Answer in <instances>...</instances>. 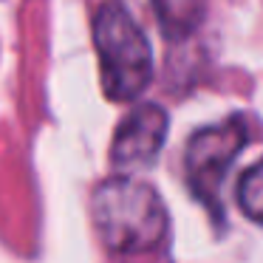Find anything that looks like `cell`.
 <instances>
[{
	"mask_svg": "<svg viewBox=\"0 0 263 263\" xmlns=\"http://www.w3.org/2000/svg\"><path fill=\"white\" fill-rule=\"evenodd\" d=\"M91 212L102 243L114 255H147L170 235L161 195L130 176L108 178L91 198Z\"/></svg>",
	"mask_w": 263,
	"mask_h": 263,
	"instance_id": "6da1fadb",
	"label": "cell"
},
{
	"mask_svg": "<svg viewBox=\"0 0 263 263\" xmlns=\"http://www.w3.org/2000/svg\"><path fill=\"white\" fill-rule=\"evenodd\" d=\"M93 46L99 54L102 88L114 102L142 97L153 77L150 43L119 0H108L93 20Z\"/></svg>",
	"mask_w": 263,
	"mask_h": 263,
	"instance_id": "7a4b0ae2",
	"label": "cell"
},
{
	"mask_svg": "<svg viewBox=\"0 0 263 263\" xmlns=\"http://www.w3.org/2000/svg\"><path fill=\"white\" fill-rule=\"evenodd\" d=\"M246 144V125L240 119H229L223 125H212L198 130L187 144L184 167L193 193L215 210L221 198V184L227 178L232 161Z\"/></svg>",
	"mask_w": 263,
	"mask_h": 263,
	"instance_id": "3957f363",
	"label": "cell"
},
{
	"mask_svg": "<svg viewBox=\"0 0 263 263\" xmlns=\"http://www.w3.org/2000/svg\"><path fill=\"white\" fill-rule=\"evenodd\" d=\"M167 139V114L159 105H136L130 114L122 119L119 130L114 136L110 161L114 167L125 173L144 170L156 161Z\"/></svg>",
	"mask_w": 263,
	"mask_h": 263,
	"instance_id": "277c9868",
	"label": "cell"
},
{
	"mask_svg": "<svg viewBox=\"0 0 263 263\" xmlns=\"http://www.w3.org/2000/svg\"><path fill=\"white\" fill-rule=\"evenodd\" d=\"M156 17L167 37H190L204 20V0H153Z\"/></svg>",
	"mask_w": 263,
	"mask_h": 263,
	"instance_id": "5b68a950",
	"label": "cell"
},
{
	"mask_svg": "<svg viewBox=\"0 0 263 263\" xmlns=\"http://www.w3.org/2000/svg\"><path fill=\"white\" fill-rule=\"evenodd\" d=\"M238 204L252 221L263 223V159L257 161V164H252L249 170L240 176Z\"/></svg>",
	"mask_w": 263,
	"mask_h": 263,
	"instance_id": "8992f818",
	"label": "cell"
}]
</instances>
